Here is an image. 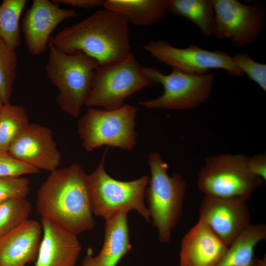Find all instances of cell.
Listing matches in <instances>:
<instances>
[{
    "label": "cell",
    "mask_w": 266,
    "mask_h": 266,
    "mask_svg": "<svg viewBox=\"0 0 266 266\" xmlns=\"http://www.w3.org/2000/svg\"><path fill=\"white\" fill-rule=\"evenodd\" d=\"M148 162L151 176L145 192L146 207L159 241L167 243L182 215L186 184L180 174H168V165L158 152L151 153Z\"/></svg>",
    "instance_id": "obj_4"
},
{
    "label": "cell",
    "mask_w": 266,
    "mask_h": 266,
    "mask_svg": "<svg viewBox=\"0 0 266 266\" xmlns=\"http://www.w3.org/2000/svg\"><path fill=\"white\" fill-rule=\"evenodd\" d=\"M43 232L35 266H75L81 251L77 235L41 218Z\"/></svg>",
    "instance_id": "obj_15"
},
{
    "label": "cell",
    "mask_w": 266,
    "mask_h": 266,
    "mask_svg": "<svg viewBox=\"0 0 266 266\" xmlns=\"http://www.w3.org/2000/svg\"><path fill=\"white\" fill-rule=\"evenodd\" d=\"M168 0H104L103 7L138 26L155 24L167 13Z\"/></svg>",
    "instance_id": "obj_19"
},
{
    "label": "cell",
    "mask_w": 266,
    "mask_h": 266,
    "mask_svg": "<svg viewBox=\"0 0 266 266\" xmlns=\"http://www.w3.org/2000/svg\"><path fill=\"white\" fill-rule=\"evenodd\" d=\"M50 40L63 52H82L100 65L117 62L131 53L129 22L120 14L104 8L64 27Z\"/></svg>",
    "instance_id": "obj_2"
},
{
    "label": "cell",
    "mask_w": 266,
    "mask_h": 266,
    "mask_svg": "<svg viewBox=\"0 0 266 266\" xmlns=\"http://www.w3.org/2000/svg\"><path fill=\"white\" fill-rule=\"evenodd\" d=\"M247 164L250 172L263 180L266 179V156L261 153L247 157Z\"/></svg>",
    "instance_id": "obj_29"
},
{
    "label": "cell",
    "mask_w": 266,
    "mask_h": 266,
    "mask_svg": "<svg viewBox=\"0 0 266 266\" xmlns=\"http://www.w3.org/2000/svg\"><path fill=\"white\" fill-rule=\"evenodd\" d=\"M128 213L122 212L105 221L104 242L100 251L96 256L88 252L81 266H116L131 250Z\"/></svg>",
    "instance_id": "obj_18"
},
{
    "label": "cell",
    "mask_w": 266,
    "mask_h": 266,
    "mask_svg": "<svg viewBox=\"0 0 266 266\" xmlns=\"http://www.w3.org/2000/svg\"><path fill=\"white\" fill-rule=\"evenodd\" d=\"M16 50L0 38V97L4 104L10 103L17 74Z\"/></svg>",
    "instance_id": "obj_25"
},
{
    "label": "cell",
    "mask_w": 266,
    "mask_h": 266,
    "mask_svg": "<svg viewBox=\"0 0 266 266\" xmlns=\"http://www.w3.org/2000/svg\"><path fill=\"white\" fill-rule=\"evenodd\" d=\"M262 181L249 170L246 156L226 153L206 159L198 173L197 186L204 195L247 201Z\"/></svg>",
    "instance_id": "obj_8"
},
{
    "label": "cell",
    "mask_w": 266,
    "mask_h": 266,
    "mask_svg": "<svg viewBox=\"0 0 266 266\" xmlns=\"http://www.w3.org/2000/svg\"><path fill=\"white\" fill-rule=\"evenodd\" d=\"M42 228L34 220L26 221L0 237V266H25L36 260Z\"/></svg>",
    "instance_id": "obj_17"
},
{
    "label": "cell",
    "mask_w": 266,
    "mask_h": 266,
    "mask_svg": "<svg viewBox=\"0 0 266 266\" xmlns=\"http://www.w3.org/2000/svg\"><path fill=\"white\" fill-rule=\"evenodd\" d=\"M87 175L77 163L50 172L37 192L36 210L41 218L77 235L93 229Z\"/></svg>",
    "instance_id": "obj_1"
},
{
    "label": "cell",
    "mask_w": 266,
    "mask_h": 266,
    "mask_svg": "<svg viewBox=\"0 0 266 266\" xmlns=\"http://www.w3.org/2000/svg\"><path fill=\"white\" fill-rule=\"evenodd\" d=\"M137 108L125 104L115 110L90 107L77 123V133L85 149L103 146L131 150L136 143L134 130Z\"/></svg>",
    "instance_id": "obj_7"
},
{
    "label": "cell",
    "mask_w": 266,
    "mask_h": 266,
    "mask_svg": "<svg viewBox=\"0 0 266 266\" xmlns=\"http://www.w3.org/2000/svg\"><path fill=\"white\" fill-rule=\"evenodd\" d=\"M30 191V181L26 177L0 176V202L13 199L26 198Z\"/></svg>",
    "instance_id": "obj_27"
},
{
    "label": "cell",
    "mask_w": 266,
    "mask_h": 266,
    "mask_svg": "<svg viewBox=\"0 0 266 266\" xmlns=\"http://www.w3.org/2000/svg\"><path fill=\"white\" fill-rule=\"evenodd\" d=\"M8 152L39 170L50 172L57 169L61 160L52 130L36 123L30 124L14 141Z\"/></svg>",
    "instance_id": "obj_14"
},
{
    "label": "cell",
    "mask_w": 266,
    "mask_h": 266,
    "mask_svg": "<svg viewBox=\"0 0 266 266\" xmlns=\"http://www.w3.org/2000/svg\"><path fill=\"white\" fill-rule=\"evenodd\" d=\"M27 0H3L0 5V38L16 49L21 43L20 20Z\"/></svg>",
    "instance_id": "obj_23"
},
{
    "label": "cell",
    "mask_w": 266,
    "mask_h": 266,
    "mask_svg": "<svg viewBox=\"0 0 266 266\" xmlns=\"http://www.w3.org/2000/svg\"><path fill=\"white\" fill-rule=\"evenodd\" d=\"M246 200L204 195L200 208V219L229 247L250 224Z\"/></svg>",
    "instance_id": "obj_12"
},
{
    "label": "cell",
    "mask_w": 266,
    "mask_h": 266,
    "mask_svg": "<svg viewBox=\"0 0 266 266\" xmlns=\"http://www.w3.org/2000/svg\"><path fill=\"white\" fill-rule=\"evenodd\" d=\"M153 85L131 52L117 62L98 66L85 105L88 108L117 109L125 104L127 98Z\"/></svg>",
    "instance_id": "obj_6"
},
{
    "label": "cell",
    "mask_w": 266,
    "mask_h": 266,
    "mask_svg": "<svg viewBox=\"0 0 266 266\" xmlns=\"http://www.w3.org/2000/svg\"><path fill=\"white\" fill-rule=\"evenodd\" d=\"M39 171L36 168L17 160L8 152H0V176H21L37 174Z\"/></svg>",
    "instance_id": "obj_28"
},
{
    "label": "cell",
    "mask_w": 266,
    "mask_h": 266,
    "mask_svg": "<svg viewBox=\"0 0 266 266\" xmlns=\"http://www.w3.org/2000/svg\"><path fill=\"white\" fill-rule=\"evenodd\" d=\"M146 76L155 85L161 84L163 94L156 98L138 101L149 109L188 110L205 102L213 91L215 76L210 72L190 74L172 69L168 74L151 67H142Z\"/></svg>",
    "instance_id": "obj_9"
},
{
    "label": "cell",
    "mask_w": 266,
    "mask_h": 266,
    "mask_svg": "<svg viewBox=\"0 0 266 266\" xmlns=\"http://www.w3.org/2000/svg\"><path fill=\"white\" fill-rule=\"evenodd\" d=\"M215 24L213 36L241 47L256 43L266 17L264 5L258 1L245 4L237 0H212Z\"/></svg>",
    "instance_id": "obj_11"
},
{
    "label": "cell",
    "mask_w": 266,
    "mask_h": 266,
    "mask_svg": "<svg viewBox=\"0 0 266 266\" xmlns=\"http://www.w3.org/2000/svg\"><path fill=\"white\" fill-rule=\"evenodd\" d=\"M256 266H266V259L262 260H258Z\"/></svg>",
    "instance_id": "obj_31"
},
{
    "label": "cell",
    "mask_w": 266,
    "mask_h": 266,
    "mask_svg": "<svg viewBox=\"0 0 266 266\" xmlns=\"http://www.w3.org/2000/svg\"><path fill=\"white\" fill-rule=\"evenodd\" d=\"M228 247L200 219L182 239L180 266H215Z\"/></svg>",
    "instance_id": "obj_16"
},
{
    "label": "cell",
    "mask_w": 266,
    "mask_h": 266,
    "mask_svg": "<svg viewBox=\"0 0 266 266\" xmlns=\"http://www.w3.org/2000/svg\"><path fill=\"white\" fill-rule=\"evenodd\" d=\"M77 16L73 9H65L53 0H34L22 20V31L27 48L33 56L48 48L51 33L63 21Z\"/></svg>",
    "instance_id": "obj_13"
},
{
    "label": "cell",
    "mask_w": 266,
    "mask_h": 266,
    "mask_svg": "<svg viewBox=\"0 0 266 266\" xmlns=\"http://www.w3.org/2000/svg\"><path fill=\"white\" fill-rule=\"evenodd\" d=\"M32 210V204L26 198L0 202V237L28 220Z\"/></svg>",
    "instance_id": "obj_24"
},
{
    "label": "cell",
    "mask_w": 266,
    "mask_h": 266,
    "mask_svg": "<svg viewBox=\"0 0 266 266\" xmlns=\"http://www.w3.org/2000/svg\"><path fill=\"white\" fill-rule=\"evenodd\" d=\"M266 238V226L251 224L228 247L215 266H256L255 247Z\"/></svg>",
    "instance_id": "obj_20"
},
{
    "label": "cell",
    "mask_w": 266,
    "mask_h": 266,
    "mask_svg": "<svg viewBox=\"0 0 266 266\" xmlns=\"http://www.w3.org/2000/svg\"><path fill=\"white\" fill-rule=\"evenodd\" d=\"M168 13L193 23L205 36L213 35L215 19L212 0H168Z\"/></svg>",
    "instance_id": "obj_21"
},
{
    "label": "cell",
    "mask_w": 266,
    "mask_h": 266,
    "mask_svg": "<svg viewBox=\"0 0 266 266\" xmlns=\"http://www.w3.org/2000/svg\"><path fill=\"white\" fill-rule=\"evenodd\" d=\"M29 125L23 107L4 104L0 112V152H8L14 141Z\"/></svg>",
    "instance_id": "obj_22"
},
{
    "label": "cell",
    "mask_w": 266,
    "mask_h": 266,
    "mask_svg": "<svg viewBox=\"0 0 266 266\" xmlns=\"http://www.w3.org/2000/svg\"><path fill=\"white\" fill-rule=\"evenodd\" d=\"M57 4L84 9L94 8L103 5L104 0H53Z\"/></svg>",
    "instance_id": "obj_30"
},
{
    "label": "cell",
    "mask_w": 266,
    "mask_h": 266,
    "mask_svg": "<svg viewBox=\"0 0 266 266\" xmlns=\"http://www.w3.org/2000/svg\"><path fill=\"white\" fill-rule=\"evenodd\" d=\"M4 104L3 103L0 97V112L2 108V107Z\"/></svg>",
    "instance_id": "obj_32"
},
{
    "label": "cell",
    "mask_w": 266,
    "mask_h": 266,
    "mask_svg": "<svg viewBox=\"0 0 266 266\" xmlns=\"http://www.w3.org/2000/svg\"><path fill=\"white\" fill-rule=\"evenodd\" d=\"M143 48L159 62L186 73L202 74L218 69L226 71L232 77H240L244 74L232 56L222 50H209L194 44L179 48L163 39L150 40L143 45Z\"/></svg>",
    "instance_id": "obj_10"
},
{
    "label": "cell",
    "mask_w": 266,
    "mask_h": 266,
    "mask_svg": "<svg viewBox=\"0 0 266 266\" xmlns=\"http://www.w3.org/2000/svg\"><path fill=\"white\" fill-rule=\"evenodd\" d=\"M232 58L243 73L266 92V65L255 61L249 53L245 52H236Z\"/></svg>",
    "instance_id": "obj_26"
},
{
    "label": "cell",
    "mask_w": 266,
    "mask_h": 266,
    "mask_svg": "<svg viewBox=\"0 0 266 266\" xmlns=\"http://www.w3.org/2000/svg\"><path fill=\"white\" fill-rule=\"evenodd\" d=\"M97 168L87 175V187L93 214L110 220L123 211L134 210L148 222L149 211L144 203L149 177L123 181L115 179L104 169L105 152Z\"/></svg>",
    "instance_id": "obj_5"
},
{
    "label": "cell",
    "mask_w": 266,
    "mask_h": 266,
    "mask_svg": "<svg viewBox=\"0 0 266 266\" xmlns=\"http://www.w3.org/2000/svg\"><path fill=\"white\" fill-rule=\"evenodd\" d=\"M48 49L45 71L58 91L56 101L63 112L78 118L89 95L99 63L80 51L63 52L55 47L50 40Z\"/></svg>",
    "instance_id": "obj_3"
}]
</instances>
